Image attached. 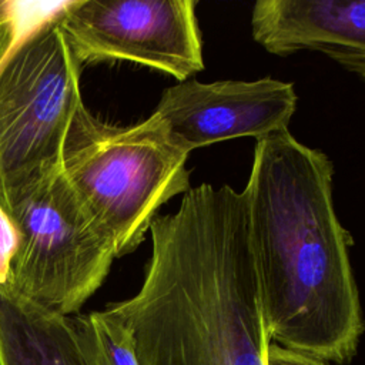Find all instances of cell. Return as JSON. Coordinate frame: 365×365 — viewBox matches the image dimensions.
<instances>
[{"label":"cell","mask_w":365,"mask_h":365,"mask_svg":"<svg viewBox=\"0 0 365 365\" xmlns=\"http://www.w3.org/2000/svg\"><path fill=\"white\" fill-rule=\"evenodd\" d=\"M138 292L108 309L138 365H264L271 344L242 191L204 182L150 227Z\"/></svg>","instance_id":"6da1fadb"},{"label":"cell","mask_w":365,"mask_h":365,"mask_svg":"<svg viewBox=\"0 0 365 365\" xmlns=\"http://www.w3.org/2000/svg\"><path fill=\"white\" fill-rule=\"evenodd\" d=\"M332 181L329 157L287 130L257 140L242 194L269 341L345 364L364 319Z\"/></svg>","instance_id":"7a4b0ae2"},{"label":"cell","mask_w":365,"mask_h":365,"mask_svg":"<svg viewBox=\"0 0 365 365\" xmlns=\"http://www.w3.org/2000/svg\"><path fill=\"white\" fill-rule=\"evenodd\" d=\"M64 1L0 3V201L9 211L61 170L81 63L60 26Z\"/></svg>","instance_id":"3957f363"},{"label":"cell","mask_w":365,"mask_h":365,"mask_svg":"<svg viewBox=\"0 0 365 365\" xmlns=\"http://www.w3.org/2000/svg\"><path fill=\"white\" fill-rule=\"evenodd\" d=\"M188 157L155 113L117 125L81 103L66 134L61 170L121 257L144 241L167 201L191 188Z\"/></svg>","instance_id":"277c9868"},{"label":"cell","mask_w":365,"mask_h":365,"mask_svg":"<svg viewBox=\"0 0 365 365\" xmlns=\"http://www.w3.org/2000/svg\"><path fill=\"white\" fill-rule=\"evenodd\" d=\"M7 212L19 232L7 285L54 312L77 314L118 258L110 235L63 170Z\"/></svg>","instance_id":"5b68a950"},{"label":"cell","mask_w":365,"mask_h":365,"mask_svg":"<svg viewBox=\"0 0 365 365\" xmlns=\"http://www.w3.org/2000/svg\"><path fill=\"white\" fill-rule=\"evenodd\" d=\"M195 0H71L60 26L83 64L130 61L185 81L204 68Z\"/></svg>","instance_id":"8992f818"},{"label":"cell","mask_w":365,"mask_h":365,"mask_svg":"<svg viewBox=\"0 0 365 365\" xmlns=\"http://www.w3.org/2000/svg\"><path fill=\"white\" fill-rule=\"evenodd\" d=\"M292 83L258 80L180 81L165 88L153 113L190 154L214 143L287 131L297 108Z\"/></svg>","instance_id":"52a82bcc"},{"label":"cell","mask_w":365,"mask_h":365,"mask_svg":"<svg viewBox=\"0 0 365 365\" xmlns=\"http://www.w3.org/2000/svg\"><path fill=\"white\" fill-rule=\"evenodd\" d=\"M251 34L271 54L317 51L365 83V0H258Z\"/></svg>","instance_id":"ba28073f"},{"label":"cell","mask_w":365,"mask_h":365,"mask_svg":"<svg viewBox=\"0 0 365 365\" xmlns=\"http://www.w3.org/2000/svg\"><path fill=\"white\" fill-rule=\"evenodd\" d=\"M0 365H96L73 317L0 285Z\"/></svg>","instance_id":"9c48e42d"},{"label":"cell","mask_w":365,"mask_h":365,"mask_svg":"<svg viewBox=\"0 0 365 365\" xmlns=\"http://www.w3.org/2000/svg\"><path fill=\"white\" fill-rule=\"evenodd\" d=\"M96 365H138L128 328L108 309L73 317Z\"/></svg>","instance_id":"30bf717a"},{"label":"cell","mask_w":365,"mask_h":365,"mask_svg":"<svg viewBox=\"0 0 365 365\" xmlns=\"http://www.w3.org/2000/svg\"><path fill=\"white\" fill-rule=\"evenodd\" d=\"M19 232L14 221L0 201V285L9 284L10 262L17 251Z\"/></svg>","instance_id":"8fae6325"},{"label":"cell","mask_w":365,"mask_h":365,"mask_svg":"<svg viewBox=\"0 0 365 365\" xmlns=\"http://www.w3.org/2000/svg\"><path fill=\"white\" fill-rule=\"evenodd\" d=\"M264 365H332L331 362L269 344L264 354Z\"/></svg>","instance_id":"7c38bea8"}]
</instances>
